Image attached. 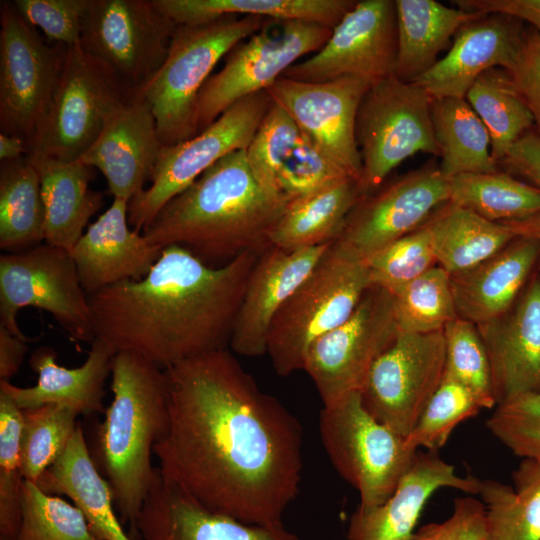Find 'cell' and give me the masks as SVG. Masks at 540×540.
I'll return each mask as SVG.
<instances>
[{"label": "cell", "mask_w": 540, "mask_h": 540, "mask_svg": "<svg viewBox=\"0 0 540 540\" xmlns=\"http://www.w3.org/2000/svg\"><path fill=\"white\" fill-rule=\"evenodd\" d=\"M78 415L62 404L22 410L21 469L25 480L37 483L58 460L76 430Z\"/></svg>", "instance_id": "cell-41"}, {"label": "cell", "mask_w": 540, "mask_h": 540, "mask_svg": "<svg viewBox=\"0 0 540 540\" xmlns=\"http://www.w3.org/2000/svg\"><path fill=\"white\" fill-rule=\"evenodd\" d=\"M272 103L266 91L251 94L193 138L162 146L150 185L129 201V225L142 232L166 203L217 161L233 151L246 150Z\"/></svg>", "instance_id": "cell-12"}, {"label": "cell", "mask_w": 540, "mask_h": 540, "mask_svg": "<svg viewBox=\"0 0 540 540\" xmlns=\"http://www.w3.org/2000/svg\"><path fill=\"white\" fill-rule=\"evenodd\" d=\"M400 332L441 331L458 317L450 274L439 265L391 292Z\"/></svg>", "instance_id": "cell-40"}, {"label": "cell", "mask_w": 540, "mask_h": 540, "mask_svg": "<svg viewBox=\"0 0 540 540\" xmlns=\"http://www.w3.org/2000/svg\"><path fill=\"white\" fill-rule=\"evenodd\" d=\"M517 238L540 242V211L529 217L504 222Z\"/></svg>", "instance_id": "cell-56"}, {"label": "cell", "mask_w": 540, "mask_h": 540, "mask_svg": "<svg viewBox=\"0 0 540 540\" xmlns=\"http://www.w3.org/2000/svg\"><path fill=\"white\" fill-rule=\"evenodd\" d=\"M28 342L0 325V380L8 381L18 373L28 351Z\"/></svg>", "instance_id": "cell-55"}, {"label": "cell", "mask_w": 540, "mask_h": 540, "mask_svg": "<svg viewBox=\"0 0 540 540\" xmlns=\"http://www.w3.org/2000/svg\"><path fill=\"white\" fill-rule=\"evenodd\" d=\"M485 535L484 504L467 495L454 500L447 519L421 527L410 540H485Z\"/></svg>", "instance_id": "cell-51"}, {"label": "cell", "mask_w": 540, "mask_h": 540, "mask_svg": "<svg viewBox=\"0 0 540 540\" xmlns=\"http://www.w3.org/2000/svg\"><path fill=\"white\" fill-rule=\"evenodd\" d=\"M443 334L444 376L466 387L483 409L495 407L490 364L476 325L457 317L444 327Z\"/></svg>", "instance_id": "cell-43"}, {"label": "cell", "mask_w": 540, "mask_h": 540, "mask_svg": "<svg viewBox=\"0 0 540 540\" xmlns=\"http://www.w3.org/2000/svg\"><path fill=\"white\" fill-rule=\"evenodd\" d=\"M360 198L358 180L345 178L291 200L270 235V245L296 251L332 243Z\"/></svg>", "instance_id": "cell-32"}, {"label": "cell", "mask_w": 540, "mask_h": 540, "mask_svg": "<svg viewBox=\"0 0 540 540\" xmlns=\"http://www.w3.org/2000/svg\"><path fill=\"white\" fill-rule=\"evenodd\" d=\"M319 430L332 465L358 491V506L365 509L388 499L418 451L367 411L361 392L323 406Z\"/></svg>", "instance_id": "cell-8"}, {"label": "cell", "mask_w": 540, "mask_h": 540, "mask_svg": "<svg viewBox=\"0 0 540 540\" xmlns=\"http://www.w3.org/2000/svg\"><path fill=\"white\" fill-rule=\"evenodd\" d=\"M367 265L332 244L275 315L266 354L283 377L303 369L320 337L344 323L371 286Z\"/></svg>", "instance_id": "cell-6"}, {"label": "cell", "mask_w": 540, "mask_h": 540, "mask_svg": "<svg viewBox=\"0 0 540 540\" xmlns=\"http://www.w3.org/2000/svg\"><path fill=\"white\" fill-rule=\"evenodd\" d=\"M396 58L395 0H361L332 29L320 50L283 76L312 83L352 76L372 83L394 75Z\"/></svg>", "instance_id": "cell-18"}, {"label": "cell", "mask_w": 540, "mask_h": 540, "mask_svg": "<svg viewBox=\"0 0 540 540\" xmlns=\"http://www.w3.org/2000/svg\"><path fill=\"white\" fill-rule=\"evenodd\" d=\"M226 15L199 25H177L167 57L141 88L150 104L160 143L172 146L198 134L197 100L216 64L267 22Z\"/></svg>", "instance_id": "cell-5"}, {"label": "cell", "mask_w": 540, "mask_h": 540, "mask_svg": "<svg viewBox=\"0 0 540 540\" xmlns=\"http://www.w3.org/2000/svg\"><path fill=\"white\" fill-rule=\"evenodd\" d=\"M162 146L149 102L134 92L111 113L80 160L104 175L114 198L130 201L150 181Z\"/></svg>", "instance_id": "cell-20"}, {"label": "cell", "mask_w": 540, "mask_h": 540, "mask_svg": "<svg viewBox=\"0 0 540 540\" xmlns=\"http://www.w3.org/2000/svg\"><path fill=\"white\" fill-rule=\"evenodd\" d=\"M465 99L487 128L492 157L498 164L534 125L525 99L504 68H491L481 74Z\"/></svg>", "instance_id": "cell-38"}, {"label": "cell", "mask_w": 540, "mask_h": 540, "mask_svg": "<svg viewBox=\"0 0 540 540\" xmlns=\"http://www.w3.org/2000/svg\"><path fill=\"white\" fill-rule=\"evenodd\" d=\"M290 201L263 185L246 150H236L166 203L141 233L153 245H177L219 267L245 252L268 249Z\"/></svg>", "instance_id": "cell-3"}, {"label": "cell", "mask_w": 540, "mask_h": 540, "mask_svg": "<svg viewBox=\"0 0 540 540\" xmlns=\"http://www.w3.org/2000/svg\"><path fill=\"white\" fill-rule=\"evenodd\" d=\"M302 135L291 116L273 102L246 149L249 166L263 185L280 192L277 173Z\"/></svg>", "instance_id": "cell-47"}, {"label": "cell", "mask_w": 540, "mask_h": 540, "mask_svg": "<svg viewBox=\"0 0 540 540\" xmlns=\"http://www.w3.org/2000/svg\"><path fill=\"white\" fill-rule=\"evenodd\" d=\"M445 373L443 330L399 332L373 364L361 397L367 411L406 437L414 428Z\"/></svg>", "instance_id": "cell-16"}, {"label": "cell", "mask_w": 540, "mask_h": 540, "mask_svg": "<svg viewBox=\"0 0 540 540\" xmlns=\"http://www.w3.org/2000/svg\"><path fill=\"white\" fill-rule=\"evenodd\" d=\"M399 332L393 294L371 285L352 315L317 339L307 352L303 370L323 406L361 392L373 364Z\"/></svg>", "instance_id": "cell-15"}, {"label": "cell", "mask_w": 540, "mask_h": 540, "mask_svg": "<svg viewBox=\"0 0 540 540\" xmlns=\"http://www.w3.org/2000/svg\"><path fill=\"white\" fill-rule=\"evenodd\" d=\"M481 479L461 476L436 451H417L411 467L388 499L373 508L357 507L349 519L348 540H410L429 498L441 488L478 494Z\"/></svg>", "instance_id": "cell-22"}, {"label": "cell", "mask_w": 540, "mask_h": 540, "mask_svg": "<svg viewBox=\"0 0 540 540\" xmlns=\"http://www.w3.org/2000/svg\"><path fill=\"white\" fill-rule=\"evenodd\" d=\"M370 82L352 76L312 83L280 77L266 92L352 178L360 180L362 161L356 117Z\"/></svg>", "instance_id": "cell-19"}, {"label": "cell", "mask_w": 540, "mask_h": 540, "mask_svg": "<svg viewBox=\"0 0 540 540\" xmlns=\"http://www.w3.org/2000/svg\"><path fill=\"white\" fill-rule=\"evenodd\" d=\"M177 25H199L226 15L292 20L333 29L355 0H153Z\"/></svg>", "instance_id": "cell-34"}, {"label": "cell", "mask_w": 540, "mask_h": 540, "mask_svg": "<svg viewBox=\"0 0 540 540\" xmlns=\"http://www.w3.org/2000/svg\"><path fill=\"white\" fill-rule=\"evenodd\" d=\"M482 409L466 387L444 376L416 425L405 437L406 443L414 450L423 447L437 452L461 422L476 416Z\"/></svg>", "instance_id": "cell-45"}, {"label": "cell", "mask_w": 540, "mask_h": 540, "mask_svg": "<svg viewBox=\"0 0 540 540\" xmlns=\"http://www.w3.org/2000/svg\"><path fill=\"white\" fill-rule=\"evenodd\" d=\"M116 351L105 341L95 338L85 362L76 368H66L56 361V351L48 346L36 349L30 357V367L37 374L36 385L18 387L0 380V391L6 393L21 409L47 404H62L79 415L104 411L105 382L111 375Z\"/></svg>", "instance_id": "cell-27"}, {"label": "cell", "mask_w": 540, "mask_h": 540, "mask_svg": "<svg viewBox=\"0 0 540 540\" xmlns=\"http://www.w3.org/2000/svg\"><path fill=\"white\" fill-rule=\"evenodd\" d=\"M90 0H13L22 18L40 28L52 43L68 47L80 42L82 24Z\"/></svg>", "instance_id": "cell-50"}, {"label": "cell", "mask_w": 540, "mask_h": 540, "mask_svg": "<svg viewBox=\"0 0 540 540\" xmlns=\"http://www.w3.org/2000/svg\"><path fill=\"white\" fill-rule=\"evenodd\" d=\"M22 410L0 391V537L15 540L21 522Z\"/></svg>", "instance_id": "cell-44"}, {"label": "cell", "mask_w": 540, "mask_h": 540, "mask_svg": "<svg viewBox=\"0 0 540 540\" xmlns=\"http://www.w3.org/2000/svg\"><path fill=\"white\" fill-rule=\"evenodd\" d=\"M131 94L80 42L68 47L57 87L27 144V154L64 162L80 160L111 113Z\"/></svg>", "instance_id": "cell-10"}, {"label": "cell", "mask_w": 540, "mask_h": 540, "mask_svg": "<svg viewBox=\"0 0 540 540\" xmlns=\"http://www.w3.org/2000/svg\"><path fill=\"white\" fill-rule=\"evenodd\" d=\"M259 253L212 267L177 245L149 273L88 296L96 338L161 369L227 349Z\"/></svg>", "instance_id": "cell-2"}, {"label": "cell", "mask_w": 540, "mask_h": 540, "mask_svg": "<svg viewBox=\"0 0 540 540\" xmlns=\"http://www.w3.org/2000/svg\"><path fill=\"white\" fill-rule=\"evenodd\" d=\"M36 484L48 494L70 498L99 540H132L116 516L111 488L90 455L80 424Z\"/></svg>", "instance_id": "cell-30"}, {"label": "cell", "mask_w": 540, "mask_h": 540, "mask_svg": "<svg viewBox=\"0 0 540 540\" xmlns=\"http://www.w3.org/2000/svg\"><path fill=\"white\" fill-rule=\"evenodd\" d=\"M525 99L540 133V35L524 32L513 65L507 70Z\"/></svg>", "instance_id": "cell-52"}, {"label": "cell", "mask_w": 540, "mask_h": 540, "mask_svg": "<svg viewBox=\"0 0 540 540\" xmlns=\"http://www.w3.org/2000/svg\"><path fill=\"white\" fill-rule=\"evenodd\" d=\"M487 352L496 405L540 391V280L501 316L476 325Z\"/></svg>", "instance_id": "cell-26"}, {"label": "cell", "mask_w": 540, "mask_h": 540, "mask_svg": "<svg viewBox=\"0 0 540 540\" xmlns=\"http://www.w3.org/2000/svg\"><path fill=\"white\" fill-rule=\"evenodd\" d=\"M332 29L313 23L269 19L225 57L221 70L206 81L197 100L198 133L237 101L266 91L298 59L320 50Z\"/></svg>", "instance_id": "cell-11"}, {"label": "cell", "mask_w": 540, "mask_h": 540, "mask_svg": "<svg viewBox=\"0 0 540 540\" xmlns=\"http://www.w3.org/2000/svg\"><path fill=\"white\" fill-rule=\"evenodd\" d=\"M35 307L52 315L70 340L92 343L96 338L88 295L71 252L41 243L0 256V325L32 342L20 329L17 315Z\"/></svg>", "instance_id": "cell-9"}, {"label": "cell", "mask_w": 540, "mask_h": 540, "mask_svg": "<svg viewBox=\"0 0 540 540\" xmlns=\"http://www.w3.org/2000/svg\"><path fill=\"white\" fill-rule=\"evenodd\" d=\"M129 201L115 197L71 249L88 296L124 281L145 277L163 248L147 241L128 222Z\"/></svg>", "instance_id": "cell-23"}, {"label": "cell", "mask_w": 540, "mask_h": 540, "mask_svg": "<svg viewBox=\"0 0 540 540\" xmlns=\"http://www.w3.org/2000/svg\"><path fill=\"white\" fill-rule=\"evenodd\" d=\"M24 155H27V144L23 139L0 133V162Z\"/></svg>", "instance_id": "cell-57"}, {"label": "cell", "mask_w": 540, "mask_h": 540, "mask_svg": "<svg viewBox=\"0 0 540 540\" xmlns=\"http://www.w3.org/2000/svg\"><path fill=\"white\" fill-rule=\"evenodd\" d=\"M164 371L167 424L153 447L163 480L241 522H282L301 481L297 418L228 349Z\"/></svg>", "instance_id": "cell-1"}, {"label": "cell", "mask_w": 540, "mask_h": 540, "mask_svg": "<svg viewBox=\"0 0 540 540\" xmlns=\"http://www.w3.org/2000/svg\"><path fill=\"white\" fill-rule=\"evenodd\" d=\"M397 58L394 75L414 82L439 60V53L466 23L482 14L435 0H395Z\"/></svg>", "instance_id": "cell-31"}, {"label": "cell", "mask_w": 540, "mask_h": 540, "mask_svg": "<svg viewBox=\"0 0 540 540\" xmlns=\"http://www.w3.org/2000/svg\"><path fill=\"white\" fill-rule=\"evenodd\" d=\"M454 3L465 11L504 14L528 22L540 35V0H455Z\"/></svg>", "instance_id": "cell-53"}, {"label": "cell", "mask_w": 540, "mask_h": 540, "mask_svg": "<svg viewBox=\"0 0 540 540\" xmlns=\"http://www.w3.org/2000/svg\"><path fill=\"white\" fill-rule=\"evenodd\" d=\"M372 285L390 292L438 265L427 221L364 261Z\"/></svg>", "instance_id": "cell-46"}, {"label": "cell", "mask_w": 540, "mask_h": 540, "mask_svg": "<svg viewBox=\"0 0 540 540\" xmlns=\"http://www.w3.org/2000/svg\"><path fill=\"white\" fill-rule=\"evenodd\" d=\"M15 540H99L74 504L44 492L25 480L21 495V522Z\"/></svg>", "instance_id": "cell-42"}, {"label": "cell", "mask_w": 540, "mask_h": 540, "mask_svg": "<svg viewBox=\"0 0 540 540\" xmlns=\"http://www.w3.org/2000/svg\"><path fill=\"white\" fill-rule=\"evenodd\" d=\"M449 197V178L439 167L428 165L401 175L360 198L332 246L365 261L421 227Z\"/></svg>", "instance_id": "cell-17"}, {"label": "cell", "mask_w": 540, "mask_h": 540, "mask_svg": "<svg viewBox=\"0 0 540 540\" xmlns=\"http://www.w3.org/2000/svg\"><path fill=\"white\" fill-rule=\"evenodd\" d=\"M345 178L352 177L303 133L280 167L276 184L282 194L293 200Z\"/></svg>", "instance_id": "cell-48"}, {"label": "cell", "mask_w": 540, "mask_h": 540, "mask_svg": "<svg viewBox=\"0 0 540 540\" xmlns=\"http://www.w3.org/2000/svg\"><path fill=\"white\" fill-rule=\"evenodd\" d=\"M176 27L153 0H90L80 45L134 93L164 63Z\"/></svg>", "instance_id": "cell-13"}, {"label": "cell", "mask_w": 540, "mask_h": 540, "mask_svg": "<svg viewBox=\"0 0 540 540\" xmlns=\"http://www.w3.org/2000/svg\"><path fill=\"white\" fill-rule=\"evenodd\" d=\"M35 166L45 207V240L71 251L91 217L102 207L103 195L90 189L93 167L81 160L64 162L27 154Z\"/></svg>", "instance_id": "cell-29"}, {"label": "cell", "mask_w": 540, "mask_h": 540, "mask_svg": "<svg viewBox=\"0 0 540 540\" xmlns=\"http://www.w3.org/2000/svg\"><path fill=\"white\" fill-rule=\"evenodd\" d=\"M68 46L28 24L13 1L0 2V133L28 144L61 76Z\"/></svg>", "instance_id": "cell-14"}, {"label": "cell", "mask_w": 540, "mask_h": 540, "mask_svg": "<svg viewBox=\"0 0 540 540\" xmlns=\"http://www.w3.org/2000/svg\"><path fill=\"white\" fill-rule=\"evenodd\" d=\"M0 540H10V539L4 538V537H0Z\"/></svg>", "instance_id": "cell-58"}, {"label": "cell", "mask_w": 540, "mask_h": 540, "mask_svg": "<svg viewBox=\"0 0 540 540\" xmlns=\"http://www.w3.org/2000/svg\"><path fill=\"white\" fill-rule=\"evenodd\" d=\"M427 226L437 263L450 275L477 266L517 238L503 223L451 202L441 206Z\"/></svg>", "instance_id": "cell-33"}, {"label": "cell", "mask_w": 540, "mask_h": 540, "mask_svg": "<svg viewBox=\"0 0 540 540\" xmlns=\"http://www.w3.org/2000/svg\"><path fill=\"white\" fill-rule=\"evenodd\" d=\"M137 530L141 540H300L282 522L247 524L202 506L167 484L158 468Z\"/></svg>", "instance_id": "cell-25"}, {"label": "cell", "mask_w": 540, "mask_h": 540, "mask_svg": "<svg viewBox=\"0 0 540 540\" xmlns=\"http://www.w3.org/2000/svg\"><path fill=\"white\" fill-rule=\"evenodd\" d=\"M499 164L540 189V133L528 131L521 136Z\"/></svg>", "instance_id": "cell-54"}, {"label": "cell", "mask_w": 540, "mask_h": 540, "mask_svg": "<svg viewBox=\"0 0 540 540\" xmlns=\"http://www.w3.org/2000/svg\"><path fill=\"white\" fill-rule=\"evenodd\" d=\"M486 426L516 456L540 460V391L496 405Z\"/></svg>", "instance_id": "cell-49"}, {"label": "cell", "mask_w": 540, "mask_h": 540, "mask_svg": "<svg viewBox=\"0 0 540 540\" xmlns=\"http://www.w3.org/2000/svg\"><path fill=\"white\" fill-rule=\"evenodd\" d=\"M518 22L504 14H486L466 23L446 55L414 83L432 99L465 98L481 74L513 65L524 33Z\"/></svg>", "instance_id": "cell-24"}, {"label": "cell", "mask_w": 540, "mask_h": 540, "mask_svg": "<svg viewBox=\"0 0 540 540\" xmlns=\"http://www.w3.org/2000/svg\"><path fill=\"white\" fill-rule=\"evenodd\" d=\"M514 488L481 480L485 540H540V460L523 459L512 472Z\"/></svg>", "instance_id": "cell-36"}, {"label": "cell", "mask_w": 540, "mask_h": 540, "mask_svg": "<svg viewBox=\"0 0 540 540\" xmlns=\"http://www.w3.org/2000/svg\"><path fill=\"white\" fill-rule=\"evenodd\" d=\"M38 172L27 155L0 162V248L17 253L45 240Z\"/></svg>", "instance_id": "cell-37"}, {"label": "cell", "mask_w": 540, "mask_h": 540, "mask_svg": "<svg viewBox=\"0 0 540 540\" xmlns=\"http://www.w3.org/2000/svg\"><path fill=\"white\" fill-rule=\"evenodd\" d=\"M449 202L504 223L540 211V189L508 173H466L449 178Z\"/></svg>", "instance_id": "cell-39"}, {"label": "cell", "mask_w": 540, "mask_h": 540, "mask_svg": "<svg viewBox=\"0 0 540 540\" xmlns=\"http://www.w3.org/2000/svg\"><path fill=\"white\" fill-rule=\"evenodd\" d=\"M539 245L535 240L515 238L477 266L450 275L458 317L479 325L507 312L539 255Z\"/></svg>", "instance_id": "cell-28"}, {"label": "cell", "mask_w": 540, "mask_h": 540, "mask_svg": "<svg viewBox=\"0 0 540 540\" xmlns=\"http://www.w3.org/2000/svg\"><path fill=\"white\" fill-rule=\"evenodd\" d=\"M431 119L446 177L498 171L489 132L465 98L432 99Z\"/></svg>", "instance_id": "cell-35"}, {"label": "cell", "mask_w": 540, "mask_h": 540, "mask_svg": "<svg viewBox=\"0 0 540 540\" xmlns=\"http://www.w3.org/2000/svg\"><path fill=\"white\" fill-rule=\"evenodd\" d=\"M431 101L418 84L395 75L370 84L356 117L362 197L379 189L397 166L416 153L439 156Z\"/></svg>", "instance_id": "cell-7"}, {"label": "cell", "mask_w": 540, "mask_h": 540, "mask_svg": "<svg viewBox=\"0 0 540 540\" xmlns=\"http://www.w3.org/2000/svg\"><path fill=\"white\" fill-rule=\"evenodd\" d=\"M112 401L99 426L96 466L108 482L122 524L138 540L137 520L153 483V447L168 417L165 371L130 351L115 353Z\"/></svg>", "instance_id": "cell-4"}, {"label": "cell", "mask_w": 540, "mask_h": 540, "mask_svg": "<svg viewBox=\"0 0 540 540\" xmlns=\"http://www.w3.org/2000/svg\"><path fill=\"white\" fill-rule=\"evenodd\" d=\"M332 243L296 251L270 246L259 255L234 324L229 344L232 351L247 357L266 354L268 333L275 315Z\"/></svg>", "instance_id": "cell-21"}]
</instances>
